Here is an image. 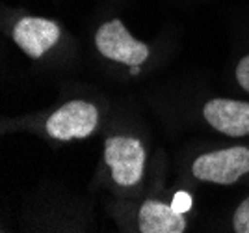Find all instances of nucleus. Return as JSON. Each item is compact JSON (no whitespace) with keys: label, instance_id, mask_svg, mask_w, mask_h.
<instances>
[{"label":"nucleus","instance_id":"nucleus-1","mask_svg":"<svg viewBox=\"0 0 249 233\" xmlns=\"http://www.w3.org/2000/svg\"><path fill=\"white\" fill-rule=\"evenodd\" d=\"M104 162L110 166L117 185L132 187L143 177L145 149L136 138L112 136L104 144Z\"/></svg>","mask_w":249,"mask_h":233},{"label":"nucleus","instance_id":"nucleus-2","mask_svg":"<svg viewBox=\"0 0 249 233\" xmlns=\"http://www.w3.org/2000/svg\"><path fill=\"white\" fill-rule=\"evenodd\" d=\"M194 175L201 181L232 185L249 172V149L242 146L205 153L192 166Z\"/></svg>","mask_w":249,"mask_h":233},{"label":"nucleus","instance_id":"nucleus-3","mask_svg":"<svg viewBox=\"0 0 249 233\" xmlns=\"http://www.w3.org/2000/svg\"><path fill=\"white\" fill-rule=\"evenodd\" d=\"M95 45L103 56L124 65H142L149 58V47L134 39L119 19L104 22L95 34Z\"/></svg>","mask_w":249,"mask_h":233},{"label":"nucleus","instance_id":"nucleus-4","mask_svg":"<svg viewBox=\"0 0 249 233\" xmlns=\"http://www.w3.org/2000/svg\"><path fill=\"white\" fill-rule=\"evenodd\" d=\"M99 123V112L88 101H69L67 105L58 108L47 121V133L54 140H73L86 138L95 131Z\"/></svg>","mask_w":249,"mask_h":233},{"label":"nucleus","instance_id":"nucleus-5","mask_svg":"<svg viewBox=\"0 0 249 233\" xmlns=\"http://www.w3.org/2000/svg\"><path fill=\"white\" fill-rule=\"evenodd\" d=\"M11 38L21 47L22 53L37 60L58 43L60 28L54 21L43 19V17H22L13 26Z\"/></svg>","mask_w":249,"mask_h":233},{"label":"nucleus","instance_id":"nucleus-6","mask_svg":"<svg viewBox=\"0 0 249 233\" xmlns=\"http://www.w3.org/2000/svg\"><path fill=\"white\" fill-rule=\"evenodd\" d=\"M203 114L208 125L227 136L249 135V103L232 99H212L205 105Z\"/></svg>","mask_w":249,"mask_h":233},{"label":"nucleus","instance_id":"nucleus-7","mask_svg":"<svg viewBox=\"0 0 249 233\" xmlns=\"http://www.w3.org/2000/svg\"><path fill=\"white\" fill-rule=\"evenodd\" d=\"M138 224L142 233H182L186 220L182 213L162 201L147 200L138 214Z\"/></svg>","mask_w":249,"mask_h":233},{"label":"nucleus","instance_id":"nucleus-8","mask_svg":"<svg viewBox=\"0 0 249 233\" xmlns=\"http://www.w3.org/2000/svg\"><path fill=\"white\" fill-rule=\"evenodd\" d=\"M232 228L236 233H249V198L238 205L232 216Z\"/></svg>","mask_w":249,"mask_h":233},{"label":"nucleus","instance_id":"nucleus-9","mask_svg":"<svg viewBox=\"0 0 249 233\" xmlns=\"http://www.w3.org/2000/svg\"><path fill=\"white\" fill-rule=\"evenodd\" d=\"M236 80L249 94V54L244 56L238 62V65H236Z\"/></svg>","mask_w":249,"mask_h":233},{"label":"nucleus","instance_id":"nucleus-10","mask_svg":"<svg viewBox=\"0 0 249 233\" xmlns=\"http://www.w3.org/2000/svg\"><path fill=\"white\" fill-rule=\"evenodd\" d=\"M171 205H173V209L178 213H188L190 209H192V196L188 194V192L180 191L177 192L175 196H173V201H171Z\"/></svg>","mask_w":249,"mask_h":233},{"label":"nucleus","instance_id":"nucleus-11","mask_svg":"<svg viewBox=\"0 0 249 233\" xmlns=\"http://www.w3.org/2000/svg\"><path fill=\"white\" fill-rule=\"evenodd\" d=\"M130 73H132V75L140 73V65H130Z\"/></svg>","mask_w":249,"mask_h":233}]
</instances>
